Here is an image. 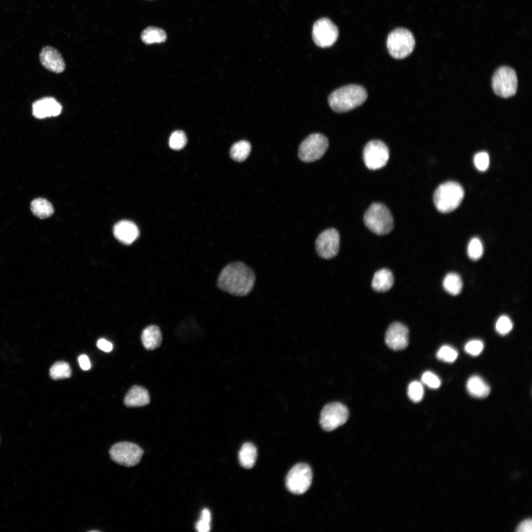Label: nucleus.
<instances>
[{
	"label": "nucleus",
	"mask_w": 532,
	"mask_h": 532,
	"mask_svg": "<svg viewBox=\"0 0 532 532\" xmlns=\"http://www.w3.org/2000/svg\"><path fill=\"white\" fill-rule=\"evenodd\" d=\"M187 141L185 133L182 131H175L170 135L169 139V147L176 150L183 148Z\"/></svg>",
	"instance_id": "30"
},
{
	"label": "nucleus",
	"mask_w": 532,
	"mask_h": 532,
	"mask_svg": "<svg viewBox=\"0 0 532 532\" xmlns=\"http://www.w3.org/2000/svg\"><path fill=\"white\" fill-rule=\"evenodd\" d=\"M516 531L517 532H532V521L528 519L521 522L518 526Z\"/></svg>",
	"instance_id": "37"
},
{
	"label": "nucleus",
	"mask_w": 532,
	"mask_h": 532,
	"mask_svg": "<svg viewBox=\"0 0 532 532\" xmlns=\"http://www.w3.org/2000/svg\"><path fill=\"white\" fill-rule=\"evenodd\" d=\"M50 377L55 380L70 377L71 370L69 364L65 361H59L53 364L50 369Z\"/></svg>",
	"instance_id": "27"
},
{
	"label": "nucleus",
	"mask_w": 532,
	"mask_h": 532,
	"mask_svg": "<svg viewBox=\"0 0 532 532\" xmlns=\"http://www.w3.org/2000/svg\"><path fill=\"white\" fill-rule=\"evenodd\" d=\"M113 234L115 238L121 243L129 245L137 239L139 235V230L133 222L122 220L114 225Z\"/></svg>",
	"instance_id": "17"
},
{
	"label": "nucleus",
	"mask_w": 532,
	"mask_h": 532,
	"mask_svg": "<svg viewBox=\"0 0 532 532\" xmlns=\"http://www.w3.org/2000/svg\"><path fill=\"white\" fill-rule=\"evenodd\" d=\"M328 146V139L324 134H311L300 143L298 150L299 158L306 163L317 161L324 155Z\"/></svg>",
	"instance_id": "6"
},
{
	"label": "nucleus",
	"mask_w": 532,
	"mask_h": 532,
	"mask_svg": "<svg viewBox=\"0 0 532 532\" xmlns=\"http://www.w3.org/2000/svg\"><path fill=\"white\" fill-rule=\"evenodd\" d=\"M422 381L431 389H437L441 385V380L434 373L431 371L425 372L422 376Z\"/></svg>",
	"instance_id": "34"
},
{
	"label": "nucleus",
	"mask_w": 532,
	"mask_h": 532,
	"mask_svg": "<svg viewBox=\"0 0 532 532\" xmlns=\"http://www.w3.org/2000/svg\"><path fill=\"white\" fill-rule=\"evenodd\" d=\"M492 88L498 96L509 98L514 95L517 89V78L515 71L508 66H501L492 77Z\"/></svg>",
	"instance_id": "9"
},
{
	"label": "nucleus",
	"mask_w": 532,
	"mask_h": 532,
	"mask_svg": "<svg viewBox=\"0 0 532 532\" xmlns=\"http://www.w3.org/2000/svg\"><path fill=\"white\" fill-rule=\"evenodd\" d=\"M484 348L483 342L478 339H473L468 341L465 346L466 352L468 354L476 356L479 355Z\"/></svg>",
	"instance_id": "35"
},
{
	"label": "nucleus",
	"mask_w": 532,
	"mask_h": 532,
	"mask_svg": "<svg viewBox=\"0 0 532 532\" xmlns=\"http://www.w3.org/2000/svg\"><path fill=\"white\" fill-rule=\"evenodd\" d=\"M389 159V149L380 140L369 141L364 148V161L369 169L376 170L382 168L387 164Z\"/></svg>",
	"instance_id": "11"
},
{
	"label": "nucleus",
	"mask_w": 532,
	"mask_h": 532,
	"mask_svg": "<svg viewBox=\"0 0 532 532\" xmlns=\"http://www.w3.org/2000/svg\"><path fill=\"white\" fill-rule=\"evenodd\" d=\"M79 366L82 369L88 370L91 368V364L88 357L84 354L80 355L78 359Z\"/></svg>",
	"instance_id": "38"
},
{
	"label": "nucleus",
	"mask_w": 532,
	"mask_h": 532,
	"mask_svg": "<svg viewBox=\"0 0 532 532\" xmlns=\"http://www.w3.org/2000/svg\"><path fill=\"white\" fill-rule=\"evenodd\" d=\"M340 237L338 232L333 228L322 232L315 242L316 250L318 256L324 259L335 257L339 251Z\"/></svg>",
	"instance_id": "13"
},
{
	"label": "nucleus",
	"mask_w": 532,
	"mask_h": 532,
	"mask_svg": "<svg viewBox=\"0 0 532 532\" xmlns=\"http://www.w3.org/2000/svg\"><path fill=\"white\" fill-rule=\"evenodd\" d=\"M62 110L61 104L54 98L50 97L37 100L32 104L33 115L38 119L57 116Z\"/></svg>",
	"instance_id": "15"
},
{
	"label": "nucleus",
	"mask_w": 532,
	"mask_h": 532,
	"mask_svg": "<svg viewBox=\"0 0 532 532\" xmlns=\"http://www.w3.org/2000/svg\"><path fill=\"white\" fill-rule=\"evenodd\" d=\"M364 221L370 231L378 235L388 234L394 228V219L389 209L381 203H373L367 208Z\"/></svg>",
	"instance_id": "4"
},
{
	"label": "nucleus",
	"mask_w": 532,
	"mask_h": 532,
	"mask_svg": "<svg viewBox=\"0 0 532 532\" xmlns=\"http://www.w3.org/2000/svg\"><path fill=\"white\" fill-rule=\"evenodd\" d=\"M253 271L241 262L228 264L221 271L217 285L221 290L236 296H245L252 291L255 282Z\"/></svg>",
	"instance_id": "1"
},
{
	"label": "nucleus",
	"mask_w": 532,
	"mask_h": 532,
	"mask_svg": "<svg viewBox=\"0 0 532 532\" xmlns=\"http://www.w3.org/2000/svg\"><path fill=\"white\" fill-rule=\"evenodd\" d=\"M338 36L336 26L329 19L323 18L317 20L312 29V38L314 43L322 48L332 46Z\"/></svg>",
	"instance_id": "12"
},
{
	"label": "nucleus",
	"mask_w": 532,
	"mask_h": 532,
	"mask_svg": "<svg viewBox=\"0 0 532 532\" xmlns=\"http://www.w3.org/2000/svg\"><path fill=\"white\" fill-rule=\"evenodd\" d=\"M415 41L412 33L404 28H398L388 35L387 46L390 55L396 59L408 56L413 51Z\"/></svg>",
	"instance_id": "5"
},
{
	"label": "nucleus",
	"mask_w": 532,
	"mask_h": 532,
	"mask_svg": "<svg viewBox=\"0 0 532 532\" xmlns=\"http://www.w3.org/2000/svg\"><path fill=\"white\" fill-rule=\"evenodd\" d=\"M210 523L204 520L200 519L196 525V528L199 532H208L210 531Z\"/></svg>",
	"instance_id": "39"
},
{
	"label": "nucleus",
	"mask_w": 532,
	"mask_h": 532,
	"mask_svg": "<svg viewBox=\"0 0 532 532\" xmlns=\"http://www.w3.org/2000/svg\"><path fill=\"white\" fill-rule=\"evenodd\" d=\"M367 98V91L364 87L349 84L333 91L328 97V103L334 112L344 113L360 106Z\"/></svg>",
	"instance_id": "2"
},
{
	"label": "nucleus",
	"mask_w": 532,
	"mask_h": 532,
	"mask_svg": "<svg viewBox=\"0 0 532 532\" xmlns=\"http://www.w3.org/2000/svg\"><path fill=\"white\" fill-rule=\"evenodd\" d=\"M473 161L478 170L484 171L488 169L489 166V156L486 152H480L475 155Z\"/></svg>",
	"instance_id": "33"
},
{
	"label": "nucleus",
	"mask_w": 532,
	"mask_h": 532,
	"mask_svg": "<svg viewBox=\"0 0 532 532\" xmlns=\"http://www.w3.org/2000/svg\"><path fill=\"white\" fill-rule=\"evenodd\" d=\"M150 401L148 391L144 387L135 385L126 395L124 402L128 407H139L148 404Z\"/></svg>",
	"instance_id": "18"
},
{
	"label": "nucleus",
	"mask_w": 532,
	"mask_h": 532,
	"mask_svg": "<svg viewBox=\"0 0 532 532\" xmlns=\"http://www.w3.org/2000/svg\"><path fill=\"white\" fill-rule=\"evenodd\" d=\"M466 387L468 393L477 398L487 397L490 392L489 386L479 376L474 375L467 380Z\"/></svg>",
	"instance_id": "21"
},
{
	"label": "nucleus",
	"mask_w": 532,
	"mask_h": 532,
	"mask_svg": "<svg viewBox=\"0 0 532 532\" xmlns=\"http://www.w3.org/2000/svg\"><path fill=\"white\" fill-rule=\"evenodd\" d=\"M348 416L349 411L345 405L337 402L330 403L323 408L320 424L324 430L332 431L344 424Z\"/></svg>",
	"instance_id": "10"
},
{
	"label": "nucleus",
	"mask_w": 532,
	"mask_h": 532,
	"mask_svg": "<svg viewBox=\"0 0 532 532\" xmlns=\"http://www.w3.org/2000/svg\"><path fill=\"white\" fill-rule=\"evenodd\" d=\"M162 340V333L158 326L150 325L143 330L141 334V341L147 350H154L159 347Z\"/></svg>",
	"instance_id": "20"
},
{
	"label": "nucleus",
	"mask_w": 532,
	"mask_h": 532,
	"mask_svg": "<svg viewBox=\"0 0 532 532\" xmlns=\"http://www.w3.org/2000/svg\"><path fill=\"white\" fill-rule=\"evenodd\" d=\"M312 479V473L310 466L305 464H298L288 472L286 478V486L291 493L301 495L310 487Z\"/></svg>",
	"instance_id": "8"
},
{
	"label": "nucleus",
	"mask_w": 532,
	"mask_h": 532,
	"mask_svg": "<svg viewBox=\"0 0 532 532\" xmlns=\"http://www.w3.org/2000/svg\"><path fill=\"white\" fill-rule=\"evenodd\" d=\"M386 344L393 350L406 348L408 344V329L404 324L395 322L390 325L385 336Z\"/></svg>",
	"instance_id": "14"
},
{
	"label": "nucleus",
	"mask_w": 532,
	"mask_h": 532,
	"mask_svg": "<svg viewBox=\"0 0 532 532\" xmlns=\"http://www.w3.org/2000/svg\"><path fill=\"white\" fill-rule=\"evenodd\" d=\"M394 284V276L392 272L387 268H382L374 274L372 282V289L378 292L389 290Z\"/></svg>",
	"instance_id": "19"
},
{
	"label": "nucleus",
	"mask_w": 532,
	"mask_h": 532,
	"mask_svg": "<svg viewBox=\"0 0 532 532\" xmlns=\"http://www.w3.org/2000/svg\"><path fill=\"white\" fill-rule=\"evenodd\" d=\"M39 59L42 65L47 69L55 73H61L65 68V64L60 52L53 47L47 46L41 49Z\"/></svg>",
	"instance_id": "16"
},
{
	"label": "nucleus",
	"mask_w": 532,
	"mask_h": 532,
	"mask_svg": "<svg viewBox=\"0 0 532 532\" xmlns=\"http://www.w3.org/2000/svg\"><path fill=\"white\" fill-rule=\"evenodd\" d=\"M143 449L138 445L130 442H119L114 444L109 453L115 463L126 467L138 464L143 454Z\"/></svg>",
	"instance_id": "7"
},
{
	"label": "nucleus",
	"mask_w": 532,
	"mask_h": 532,
	"mask_svg": "<svg viewBox=\"0 0 532 532\" xmlns=\"http://www.w3.org/2000/svg\"><path fill=\"white\" fill-rule=\"evenodd\" d=\"M31 209L33 215L39 219L48 218L54 212L52 204L42 198H36L32 201Z\"/></svg>",
	"instance_id": "23"
},
{
	"label": "nucleus",
	"mask_w": 532,
	"mask_h": 532,
	"mask_svg": "<svg viewBox=\"0 0 532 532\" xmlns=\"http://www.w3.org/2000/svg\"><path fill=\"white\" fill-rule=\"evenodd\" d=\"M513 323L509 317L506 315L500 316L495 324L496 331L501 335L508 333L512 329Z\"/></svg>",
	"instance_id": "32"
},
{
	"label": "nucleus",
	"mask_w": 532,
	"mask_h": 532,
	"mask_svg": "<svg viewBox=\"0 0 532 532\" xmlns=\"http://www.w3.org/2000/svg\"><path fill=\"white\" fill-rule=\"evenodd\" d=\"M97 346L100 350L105 352H110L113 348L112 344L104 338L99 339L97 343Z\"/></svg>",
	"instance_id": "36"
},
{
	"label": "nucleus",
	"mask_w": 532,
	"mask_h": 532,
	"mask_svg": "<svg viewBox=\"0 0 532 532\" xmlns=\"http://www.w3.org/2000/svg\"><path fill=\"white\" fill-rule=\"evenodd\" d=\"M257 456V448L250 442L243 444L238 453L240 465L245 468H251L254 466Z\"/></svg>",
	"instance_id": "22"
},
{
	"label": "nucleus",
	"mask_w": 532,
	"mask_h": 532,
	"mask_svg": "<svg viewBox=\"0 0 532 532\" xmlns=\"http://www.w3.org/2000/svg\"><path fill=\"white\" fill-rule=\"evenodd\" d=\"M436 355L439 360L447 363H453L457 359L458 353L453 347L444 345L438 349Z\"/></svg>",
	"instance_id": "29"
},
{
	"label": "nucleus",
	"mask_w": 532,
	"mask_h": 532,
	"mask_svg": "<svg viewBox=\"0 0 532 532\" xmlns=\"http://www.w3.org/2000/svg\"><path fill=\"white\" fill-rule=\"evenodd\" d=\"M251 150L250 143L242 140L234 143L231 148L230 155L235 161L241 162L245 161L250 154Z\"/></svg>",
	"instance_id": "25"
},
{
	"label": "nucleus",
	"mask_w": 532,
	"mask_h": 532,
	"mask_svg": "<svg viewBox=\"0 0 532 532\" xmlns=\"http://www.w3.org/2000/svg\"><path fill=\"white\" fill-rule=\"evenodd\" d=\"M166 38L167 35L164 30L155 27H147L141 34L142 41L146 44L164 42Z\"/></svg>",
	"instance_id": "24"
},
{
	"label": "nucleus",
	"mask_w": 532,
	"mask_h": 532,
	"mask_svg": "<svg viewBox=\"0 0 532 532\" xmlns=\"http://www.w3.org/2000/svg\"><path fill=\"white\" fill-rule=\"evenodd\" d=\"M407 395L413 402H420L424 396V388L422 383L417 381L411 382L408 386Z\"/></svg>",
	"instance_id": "31"
},
{
	"label": "nucleus",
	"mask_w": 532,
	"mask_h": 532,
	"mask_svg": "<svg viewBox=\"0 0 532 532\" xmlns=\"http://www.w3.org/2000/svg\"><path fill=\"white\" fill-rule=\"evenodd\" d=\"M443 287L445 290L452 295H458L462 291L463 282L459 275L449 273L444 278Z\"/></svg>",
	"instance_id": "26"
},
{
	"label": "nucleus",
	"mask_w": 532,
	"mask_h": 532,
	"mask_svg": "<svg viewBox=\"0 0 532 532\" xmlns=\"http://www.w3.org/2000/svg\"><path fill=\"white\" fill-rule=\"evenodd\" d=\"M464 196V191L460 184L448 181L436 188L433 195V202L439 212L447 213L459 206Z\"/></svg>",
	"instance_id": "3"
},
{
	"label": "nucleus",
	"mask_w": 532,
	"mask_h": 532,
	"mask_svg": "<svg viewBox=\"0 0 532 532\" xmlns=\"http://www.w3.org/2000/svg\"><path fill=\"white\" fill-rule=\"evenodd\" d=\"M483 251V244L480 239L475 237L470 240L467 247V253L470 259L474 261L479 259Z\"/></svg>",
	"instance_id": "28"
}]
</instances>
